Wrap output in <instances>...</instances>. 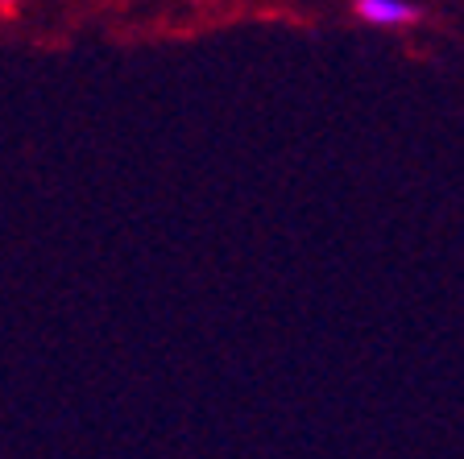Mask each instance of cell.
Wrapping results in <instances>:
<instances>
[{"label":"cell","instance_id":"obj_2","mask_svg":"<svg viewBox=\"0 0 464 459\" xmlns=\"http://www.w3.org/2000/svg\"><path fill=\"white\" fill-rule=\"evenodd\" d=\"M17 5H21V0H0V9H5V13H9V9H17Z\"/></svg>","mask_w":464,"mask_h":459},{"label":"cell","instance_id":"obj_1","mask_svg":"<svg viewBox=\"0 0 464 459\" xmlns=\"http://www.w3.org/2000/svg\"><path fill=\"white\" fill-rule=\"evenodd\" d=\"M357 17L369 21V25L398 29V25H415L419 5H411V0H357Z\"/></svg>","mask_w":464,"mask_h":459}]
</instances>
